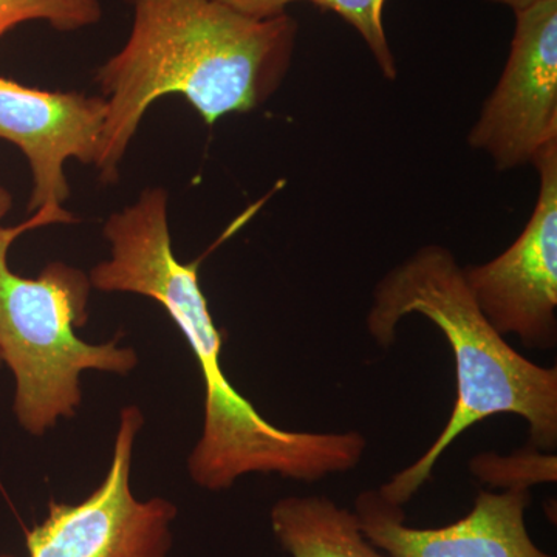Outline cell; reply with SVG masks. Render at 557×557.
<instances>
[{"label": "cell", "mask_w": 557, "mask_h": 557, "mask_svg": "<svg viewBox=\"0 0 557 557\" xmlns=\"http://www.w3.org/2000/svg\"><path fill=\"white\" fill-rule=\"evenodd\" d=\"M110 258L90 271L91 288L157 300L188 341L205 384L203 428L188 458L189 478L208 491L228 490L247 474L318 482L357 468L368 449L359 432H293L274 426L226 379L223 335L201 292V258L183 263L172 249L168 193L143 190L104 225Z\"/></svg>", "instance_id": "cell-1"}, {"label": "cell", "mask_w": 557, "mask_h": 557, "mask_svg": "<svg viewBox=\"0 0 557 557\" xmlns=\"http://www.w3.org/2000/svg\"><path fill=\"white\" fill-rule=\"evenodd\" d=\"M134 25L126 46L97 72L108 116L95 161L106 185L150 106L178 94L208 126L269 100L289 67L298 24L242 16L219 0H127Z\"/></svg>", "instance_id": "cell-2"}, {"label": "cell", "mask_w": 557, "mask_h": 557, "mask_svg": "<svg viewBox=\"0 0 557 557\" xmlns=\"http://www.w3.org/2000/svg\"><path fill=\"white\" fill-rule=\"evenodd\" d=\"M413 313L431 319L448 339L456 361L457 399L431 448L379 487L381 496L405 507L431 479L445 450L472 424L497 413L527 421L531 448H556L557 369L522 357L487 322L449 249L428 245L388 271L373 293L366 325L380 346L391 347L399 321Z\"/></svg>", "instance_id": "cell-3"}, {"label": "cell", "mask_w": 557, "mask_h": 557, "mask_svg": "<svg viewBox=\"0 0 557 557\" xmlns=\"http://www.w3.org/2000/svg\"><path fill=\"white\" fill-rule=\"evenodd\" d=\"M73 222L65 209L46 208L16 228H0V361L16 383L17 423L36 437L75 417L86 370L127 375L138 364L135 350L120 347L119 338L89 344L76 335L89 319V274L64 262L49 263L36 278L10 269V247L25 231Z\"/></svg>", "instance_id": "cell-4"}, {"label": "cell", "mask_w": 557, "mask_h": 557, "mask_svg": "<svg viewBox=\"0 0 557 557\" xmlns=\"http://www.w3.org/2000/svg\"><path fill=\"white\" fill-rule=\"evenodd\" d=\"M145 418L121 410L108 475L79 504L51 500L46 519L25 533L28 557H170L178 508L163 497L139 500L132 491V456Z\"/></svg>", "instance_id": "cell-5"}, {"label": "cell", "mask_w": 557, "mask_h": 557, "mask_svg": "<svg viewBox=\"0 0 557 557\" xmlns=\"http://www.w3.org/2000/svg\"><path fill=\"white\" fill-rule=\"evenodd\" d=\"M541 189L525 230L498 258L463 270L487 322L528 348L549 350L557 341V138L533 161Z\"/></svg>", "instance_id": "cell-6"}, {"label": "cell", "mask_w": 557, "mask_h": 557, "mask_svg": "<svg viewBox=\"0 0 557 557\" xmlns=\"http://www.w3.org/2000/svg\"><path fill=\"white\" fill-rule=\"evenodd\" d=\"M557 138V0L516 13L507 65L487 98L469 145L485 150L497 170L533 163Z\"/></svg>", "instance_id": "cell-7"}, {"label": "cell", "mask_w": 557, "mask_h": 557, "mask_svg": "<svg viewBox=\"0 0 557 557\" xmlns=\"http://www.w3.org/2000/svg\"><path fill=\"white\" fill-rule=\"evenodd\" d=\"M106 116L102 97L32 89L0 76V138L16 145L30 163L28 211L62 208L70 197L65 161L95 164Z\"/></svg>", "instance_id": "cell-8"}, {"label": "cell", "mask_w": 557, "mask_h": 557, "mask_svg": "<svg viewBox=\"0 0 557 557\" xmlns=\"http://www.w3.org/2000/svg\"><path fill=\"white\" fill-rule=\"evenodd\" d=\"M530 504V487L480 491L465 518L446 527L416 528L406 523L403 507L369 490L359 494L354 512L362 536L391 557H555L528 534Z\"/></svg>", "instance_id": "cell-9"}, {"label": "cell", "mask_w": 557, "mask_h": 557, "mask_svg": "<svg viewBox=\"0 0 557 557\" xmlns=\"http://www.w3.org/2000/svg\"><path fill=\"white\" fill-rule=\"evenodd\" d=\"M271 528L292 557H384L362 536L357 515L329 497L281 498L271 509Z\"/></svg>", "instance_id": "cell-10"}, {"label": "cell", "mask_w": 557, "mask_h": 557, "mask_svg": "<svg viewBox=\"0 0 557 557\" xmlns=\"http://www.w3.org/2000/svg\"><path fill=\"white\" fill-rule=\"evenodd\" d=\"M98 0H0V36L22 22L46 21L58 32H76L101 21Z\"/></svg>", "instance_id": "cell-11"}, {"label": "cell", "mask_w": 557, "mask_h": 557, "mask_svg": "<svg viewBox=\"0 0 557 557\" xmlns=\"http://www.w3.org/2000/svg\"><path fill=\"white\" fill-rule=\"evenodd\" d=\"M556 456H544L531 448L509 457L482 454L472 458L471 469L472 474L487 485L507 490L556 482Z\"/></svg>", "instance_id": "cell-12"}, {"label": "cell", "mask_w": 557, "mask_h": 557, "mask_svg": "<svg viewBox=\"0 0 557 557\" xmlns=\"http://www.w3.org/2000/svg\"><path fill=\"white\" fill-rule=\"evenodd\" d=\"M321 10L333 11L361 35L376 64L388 79L397 78V62L383 27L386 0H306Z\"/></svg>", "instance_id": "cell-13"}, {"label": "cell", "mask_w": 557, "mask_h": 557, "mask_svg": "<svg viewBox=\"0 0 557 557\" xmlns=\"http://www.w3.org/2000/svg\"><path fill=\"white\" fill-rule=\"evenodd\" d=\"M219 2L249 20L267 21L285 14L289 3L306 2V0H219Z\"/></svg>", "instance_id": "cell-14"}, {"label": "cell", "mask_w": 557, "mask_h": 557, "mask_svg": "<svg viewBox=\"0 0 557 557\" xmlns=\"http://www.w3.org/2000/svg\"><path fill=\"white\" fill-rule=\"evenodd\" d=\"M487 2L502 3V5H507L515 11V13H518V11L525 10L528 7L541 2V0H487Z\"/></svg>", "instance_id": "cell-15"}, {"label": "cell", "mask_w": 557, "mask_h": 557, "mask_svg": "<svg viewBox=\"0 0 557 557\" xmlns=\"http://www.w3.org/2000/svg\"><path fill=\"white\" fill-rule=\"evenodd\" d=\"M11 203H13V199H11L9 190L0 188V220L5 218L7 212L10 211Z\"/></svg>", "instance_id": "cell-16"}, {"label": "cell", "mask_w": 557, "mask_h": 557, "mask_svg": "<svg viewBox=\"0 0 557 557\" xmlns=\"http://www.w3.org/2000/svg\"><path fill=\"white\" fill-rule=\"evenodd\" d=\"M0 557H14V556L5 555V553H0Z\"/></svg>", "instance_id": "cell-17"}]
</instances>
